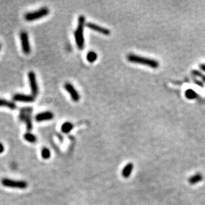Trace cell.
I'll return each instance as SVG.
<instances>
[{
    "instance_id": "cell-1",
    "label": "cell",
    "mask_w": 205,
    "mask_h": 205,
    "mask_svg": "<svg viewBox=\"0 0 205 205\" xmlns=\"http://www.w3.org/2000/svg\"><path fill=\"white\" fill-rule=\"evenodd\" d=\"M86 26V18L84 15H80L78 19L77 27L74 31V37L76 46L79 50H82L85 45L84 36V29Z\"/></svg>"
},
{
    "instance_id": "cell-12",
    "label": "cell",
    "mask_w": 205,
    "mask_h": 205,
    "mask_svg": "<svg viewBox=\"0 0 205 205\" xmlns=\"http://www.w3.org/2000/svg\"><path fill=\"white\" fill-rule=\"evenodd\" d=\"M0 107H5V108H8L10 110H15L17 108V105L13 101L0 98Z\"/></svg>"
},
{
    "instance_id": "cell-16",
    "label": "cell",
    "mask_w": 205,
    "mask_h": 205,
    "mask_svg": "<svg viewBox=\"0 0 205 205\" xmlns=\"http://www.w3.org/2000/svg\"><path fill=\"white\" fill-rule=\"evenodd\" d=\"M23 138L25 140L29 143H31V144H35V143H36L37 141V137L34 134H33L31 132L25 133L23 135Z\"/></svg>"
},
{
    "instance_id": "cell-6",
    "label": "cell",
    "mask_w": 205,
    "mask_h": 205,
    "mask_svg": "<svg viewBox=\"0 0 205 205\" xmlns=\"http://www.w3.org/2000/svg\"><path fill=\"white\" fill-rule=\"evenodd\" d=\"M28 79L29 86H30L31 95L35 98L37 97L39 94V86L37 80L36 74L33 71H30L28 73Z\"/></svg>"
},
{
    "instance_id": "cell-11",
    "label": "cell",
    "mask_w": 205,
    "mask_h": 205,
    "mask_svg": "<svg viewBox=\"0 0 205 205\" xmlns=\"http://www.w3.org/2000/svg\"><path fill=\"white\" fill-rule=\"evenodd\" d=\"M54 118V113L51 111H45L43 112H40L35 116V119L38 122H41L44 121H49Z\"/></svg>"
},
{
    "instance_id": "cell-18",
    "label": "cell",
    "mask_w": 205,
    "mask_h": 205,
    "mask_svg": "<svg viewBox=\"0 0 205 205\" xmlns=\"http://www.w3.org/2000/svg\"><path fill=\"white\" fill-rule=\"evenodd\" d=\"M51 156V151L47 148H43L41 150V157L44 159H48Z\"/></svg>"
},
{
    "instance_id": "cell-3",
    "label": "cell",
    "mask_w": 205,
    "mask_h": 205,
    "mask_svg": "<svg viewBox=\"0 0 205 205\" xmlns=\"http://www.w3.org/2000/svg\"><path fill=\"white\" fill-rule=\"evenodd\" d=\"M128 60L131 62V63H139L141 64H144L146 66H149L151 68H157L159 66V63L157 61L150 58L137 56L135 54H129L128 56Z\"/></svg>"
},
{
    "instance_id": "cell-13",
    "label": "cell",
    "mask_w": 205,
    "mask_h": 205,
    "mask_svg": "<svg viewBox=\"0 0 205 205\" xmlns=\"http://www.w3.org/2000/svg\"><path fill=\"white\" fill-rule=\"evenodd\" d=\"M133 169V164L132 163H129L127 164L123 169L122 172V177L126 179L129 178L130 175H131V173H132Z\"/></svg>"
},
{
    "instance_id": "cell-8",
    "label": "cell",
    "mask_w": 205,
    "mask_h": 205,
    "mask_svg": "<svg viewBox=\"0 0 205 205\" xmlns=\"http://www.w3.org/2000/svg\"><path fill=\"white\" fill-rule=\"evenodd\" d=\"M64 87V89L67 90V92L70 94L71 99L73 100V102H79L80 99V96L79 92H78L77 90L75 89V87L70 82L65 83Z\"/></svg>"
},
{
    "instance_id": "cell-7",
    "label": "cell",
    "mask_w": 205,
    "mask_h": 205,
    "mask_svg": "<svg viewBox=\"0 0 205 205\" xmlns=\"http://www.w3.org/2000/svg\"><path fill=\"white\" fill-rule=\"evenodd\" d=\"M19 37H20V41L23 52V53L25 54H29L31 53V48L30 43H29V35L27 33V32L24 31H21L20 33V35H19Z\"/></svg>"
},
{
    "instance_id": "cell-10",
    "label": "cell",
    "mask_w": 205,
    "mask_h": 205,
    "mask_svg": "<svg viewBox=\"0 0 205 205\" xmlns=\"http://www.w3.org/2000/svg\"><path fill=\"white\" fill-rule=\"evenodd\" d=\"M86 27H87L89 29H91V30L96 31L99 33L102 34L104 35H109L110 34V31L108 29L104 28L102 27V26H100L97 24L93 23H86Z\"/></svg>"
},
{
    "instance_id": "cell-19",
    "label": "cell",
    "mask_w": 205,
    "mask_h": 205,
    "mask_svg": "<svg viewBox=\"0 0 205 205\" xmlns=\"http://www.w3.org/2000/svg\"><path fill=\"white\" fill-rule=\"evenodd\" d=\"M186 95L188 98H194L196 96L197 94L193 90H188L186 92Z\"/></svg>"
},
{
    "instance_id": "cell-15",
    "label": "cell",
    "mask_w": 205,
    "mask_h": 205,
    "mask_svg": "<svg viewBox=\"0 0 205 205\" xmlns=\"http://www.w3.org/2000/svg\"><path fill=\"white\" fill-rule=\"evenodd\" d=\"M74 128V125L70 122H66L63 123L61 126V131L64 133H68L72 131Z\"/></svg>"
},
{
    "instance_id": "cell-4",
    "label": "cell",
    "mask_w": 205,
    "mask_h": 205,
    "mask_svg": "<svg viewBox=\"0 0 205 205\" xmlns=\"http://www.w3.org/2000/svg\"><path fill=\"white\" fill-rule=\"evenodd\" d=\"M2 184L3 186L11 188H17V189H25L28 187L27 182L25 181L14 180L9 178H4L2 179Z\"/></svg>"
},
{
    "instance_id": "cell-17",
    "label": "cell",
    "mask_w": 205,
    "mask_h": 205,
    "mask_svg": "<svg viewBox=\"0 0 205 205\" xmlns=\"http://www.w3.org/2000/svg\"><path fill=\"white\" fill-rule=\"evenodd\" d=\"M98 58V54L95 51H90L86 54V60L90 63H94Z\"/></svg>"
},
{
    "instance_id": "cell-20",
    "label": "cell",
    "mask_w": 205,
    "mask_h": 205,
    "mask_svg": "<svg viewBox=\"0 0 205 205\" xmlns=\"http://www.w3.org/2000/svg\"><path fill=\"white\" fill-rule=\"evenodd\" d=\"M4 151H5L4 145H3L2 143H0V154H2V153H4Z\"/></svg>"
},
{
    "instance_id": "cell-5",
    "label": "cell",
    "mask_w": 205,
    "mask_h": 205,
    "mask_svg": "<svg viewBox=\"0 0 205 205\" xmlns=\"http://www.w3.org/2000/svg\"><path fill=\"white\" fill-rule=\"evenodd\" d=\"M32 111L31 108H23L20 110V113H19V119L21 121L25 123L26 128L28 131H31L33 129V123H32Z\"/></svg>"
},
{
    "instance_id": "cell-22",
    "label": "cell",
    "mask_w": 205,
    "mask_h": 205,
    "mask_svg": "<svg viewBox=\"0 0 205 205\" xmlns=\"http://www.w3.org/2000/svg\"><path fill=\"white\" fill-rule=\"evenodd\" d=\"M1 48H2V45H1V43H0V49H1Z\"/></svg>"
},
{
    "instance_id": "cell-14",
    "label": "cell",
    "mask_w": 205,
    "mask_h": 205,
    "mask_svg": "<svg viewBox=\"0 0 205 205\" xmlns=\"http://www.w3.org/2000/svg\"><path fill=\"white\" fill-rule=\"evenodd\" d=\"M203 175L200 173H196L188 179V183L193 185L197 184L198 183H199V182L203 180Z\"/></svg>"
},
{
    "instance_id": "cell-9",
    "label": "cell",
    "mask_w": 205,
    "mask_h": 205,
    "mask_svg": "<svg viewBox=\"0 0 205 205\" xmlns=\"http://www.w3.org/2000/svg\"><path fill=\"white\" fill-rule=\"evenodd\" d=\"M13 100L15 102H24V103H32L33 102L35 98L33 95H28L24 94H16L13 97Z\"/></svg>"
},
{
    "instance_id": "cell-21",
    "label": "cell",
    "mask_w": 205,
    "mask_h": 205,
    "mask_svg": "<svg viewBox=\"0 0 205 205\" xmlns=\"http://www.w3.org/2000/svg\"><path fill=\"white\" fill-rule=\"evenodd\" d=\"M201 67L203 68V70H205V65H202Z\"/></svg>"
},
{
    "instance_id": "cell-2",
    "label": "cell",
    "mask_w": 205,
    "mask_h": 205,
    "mask_svg": "<svg viewBox=\"0 0 205 205\" xmlns=\"http://www.w3.org/2000/svg\"><path fill=\"white\" fill-rule=\"evenodd\" d=\"M49 9L46 7L41 8L38 10L32 12H28L24 15V19L27 21H33L46 17L49 14Z\"/></svg>"
}]
</instances>
